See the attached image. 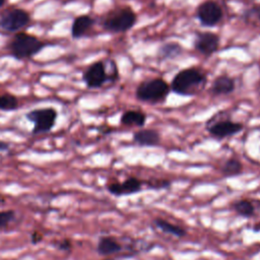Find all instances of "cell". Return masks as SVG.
Wrapping results in <instances>:
<instances>
[{
    "label": "cell",
    "mask_w": 260,
    "mask_h": 260,
    "mask_svg": "<svg viewBox=\"0 0 260 260\" xmlns=\"http://www.w3.org/2000/svg\"><path fill=\"white\" fill-rule=\"evenodd\" d=\"M46 47V43L34 35L18 32L10 42L8 48L10 55L17 60L29 59Z\"/></svg>",
    "instance_id": "6da1fadb"
},
{
    "label": "cell",
    "mask_w": 260,
    "mask_h": 260,
    "mask_svg": "<svg viewBox=\"0 0 260 260\" xmlns=\"http://www.w3.org/2000/svg\"><path fill=\"white\" fill-rule=\"evenodd\" d=\"M204 81V75L195 68H187L178 72L172 80L171 87L178 93L183 95L194 94L195 91Z\"/></svg>",
    "instance_id": "7a4b0ae2"
},
{
    "label": "cell",
    "mask_w": 260,
    "mask_h": 260,
    "mask_svg": "<svg viewBox=\"0 0 260 260\" xmlns=\"http://www.w3.org/2000/svg\"><path fill=\"white\" fill-rule=\"evenodd\" d=\"M170 91V85L161 78H152L138 85L136 98L141 102L159 103L164 101Z\"/></svg>",
    "instance_id": "3957f363"
},
{
    "label": "cell",
    "mask_w": 260,
    "mask_h": 260,
    "mask_svg": "<svg viewBox=\"0 0 260 260\" xmlns=\"http://www.w3.org/2000/svg\"><path fill=\"white\" fill-rule=\"evenodd\" d=\"M57 116V111L52 107L35 109L26 113L25 115L26 119L34 124L31 130L32 134H42L50 132L55 126Z\"/></svg>",
    "instance_id": "277c9868"
},
{
    "label": "cell",
    "mask_w": 260,
    "mask_h": 260,
    "mask_svg": "<svg viewBox=\"0 0 260 260\" xmlns=\"http://www.w3.org/2000/svg\"><path fill=\"white\" fill-rule=\"evenodd\" d=\"M135 22L136 14L131 8L125 7L109 15L104 21V27L113 32H124L129 30Z\"/></svg>",
    "instance_id": "5b68a950"
},
{
    "label": "cell",
    "mask_w": 260,
    "mask_h": 260,
    "mask_svg": "<svg viewBox=\"0 0 260 260\" xmlns=\"http://www.w3.org/2000/svg\"><path fill=\"white\" fill-rule=\"evenodd\" d=\"M30 22V15L21 8L5 10L0 15V28L6 31L15 32L25 27Z\"/></svg>",
    "instance_id": "8992f818"
},
{
    "label": "cell",
    "mask_w": 260,
    "mask_h": 260,
    "mask_svg": "<svg viewBox=\"0 0 260 260\" xmlns=\"http://www.w3.org/2000/svg\"><path fill=\"white\" fill-rule=\"evenodd\" d=\"M82 80L88 88H99L109 79L104 62L98 61L90 64L83 72Z\"/></svg>",
    "instance_id": "52a82bcc"
},
{
    "label": "cell",
    "mask_w": 260,
    "mask_h": 260,
    "mask_svg": "<svg viewBox=\"0 0 260 260\" xmlns=\"http://www.w3.org/2000/svg\"><path fill=\"white\" fill-rule=\"evenodd\" d=\"M197 16L205 26H212L219 22L222 17L220 6L214 1H204L197 8Z\"/></svg>",
    "instance_id": "ba28073f"
},
{
    "label": "cell",
    "mask_w": 260,
    "mask_h": 260,
    "mask_svg": "<svg viewBox=\"0 0 260 260\" xmlns=\"http://www.w3.org/2000/svg\"><path fill=\"white\" fill-rule=\"evenodd\" d=\"M142 189V182L136 177H129L123 182L114 181L107 185V190L114 196H129L140 192Z\"/></svg>",
    "instance_id": "9c48e42d"
},
{
    "label": "cell",
    "mask_w": 260,
    "mask_h": 260,
    "mask_svg": "<svg viewBox=\"0 0 260 260\" xmlns=\"http://www.w3.org/2000/svg\"><path fill=\"white\" fill-rule=\"evenodd\" d=\"M218 46L219 38L213 32H200L196 36V39L194 41L195 49L205 56H210L214 52H216Z\"/></svg>",
    "instance_id": "30bf717a"
},
{
    "label": "cell",
    "mask_w": 260,
    "mask_h": 260,
    "mask_svg": "<svg viewBox=\"0 0 260 260\" xmlns=\"http://www.w3.org/2000/svg\"><path fill=\"white\" fill-rule=\"evenodd\" d=\"M243 129V125L241 123H236L233 121H219L214 124H212L208 131L211 135L217 137V138H224L232 135H235L236 133L240 132Z\"/></svg>",
    "instance_id": "8fae6325"
},
{
    "label": "cell",
    "mask_w": 260,
    "mask_h": 260,
    "mask_svg": "<svg viewBox=\"0 0 260 260\" xmlns=\"http://www.w3.org/2000/svg\"><path fill=\"white\" fill-rule=\"evenodd\" d=\"M121 243L114 237L105 236L100 238L96 245V252L102 256H111L122 251Z\"/></svg>",
    "instance_id": "7c38bea8"
},
{
    "label": "cell",
    "mask_w": 260,
    "mask_h": 260,
    "mask_svg": "<svg viewBox=\"0 0 260 260\" xmlns=\"http://www.w3.org/2000/svg\"><path fill=\"white\" fill-rule=\"evenodd\" d=\"M133 140L140 146H156L160 141V135L152 129H142L134 133Z\"/></svg>",
    "instance_id": "4fadbf2b"
},
{
    "label": "cell",
    "mask_w": 260,
    "mask_h": 260,
    "mask_svg": "<svg viewBox=\"0 0 260 260\" xmlns=\"http://www.w3.org/2000/svg\"><path fill=\"white\" fill-rule=\"evenodd\" d=\"M94 20L89 15H79L74 18L71 25V36L74 39H79L84 36L93 25Z\"/></svg>",
    "instance_id": "5bb4252c"
},
{
    "label": "cell",
    "mask_w": 260,
    "mask_h": 260,
    "mask_svg": "<svg viewBox=\"0 0 260 260\" xmlns=\"http://www.w3.org/2000/svg\"><path fill=\"white\" fill-rule=\"evenodd\" d=\"M153 224L156 229L161 231L167 235H172L176 238H184L187 235V231L185 228H182L178 224L172 223L161 217H156L153 219Z\"/></svg>",
    "instance_id": "9a60e30c"
},
{
    "label": "cell",
    "mask_w": 260,
    "mask_h": 260,
    "mask_svg": "<svg viewBox=\"0 0 260 260\" xmlns=\"http://www.w3.org/2000/svg\"><path fill=\"white\" fill-rule=\"evenodd\" d=\"M234 89H235V81L226 75L217 76L211 84V92L216 95L229 94L232 91H234Z\"/></svg>",
    "instance_id": "2e32d148"
},
{
    "label": "cell",
    "mask_w": 260,
    "mask_h": 260,
    "mask_svg": "<svg viewBox=\"0 0 260 260\" xmlns=\"http://www.w3.org/2000/svg\"><path fill=\"white\" fill-rule=\"evenodd\" d=\"M146 116L139 111H126L121 116V123L126 126L141 127L145 124Z\"/></svg>",
    "instance_id": "e0dca14e"
},
{
    "label": "cell",
    "mask_w": 260,
    "mask_h": 260,
    "mask_svg": "<svg viewBox=\"0 0 260 260\" xmlns=\"http://www.w3.org/2000/svg\"><path fill=\"white\" fill-rule=\"evenodd\" d=\"M232 208L242 217H252L255 215V205L249 199H239L233 202Z\"/></svg>",
    "instance_id": "ac0fdd59"
},
{
    "label": "cell",
    "mask_w": 260,
    "mask_h": 260,
    "mask_svg": "<svg viewBox=\"0 0 260 260\" xmlns=\"http://www.w3.org/2000/svg\"><path fill=\"white\" fill-rule=\"evenodd\" d=\"M183 48L178 43L164 44L158 50V57L161 60L174 59L182 54Z\"/></svg>",
    "instance_id": "d6986e66"
},
{
    "label": "cell",
    "mask_w": 260,
    "mask_h": 260,
    "mask_svg": "<svg viewBox=\"0 0 260 260\" xmlns=\"http://www.w3.org/2000/svg\"><path fill=\"white\" fill-rule=\"evenodd\" d=\"M221 173L224 177H235L243 173L242 162L235 157H231L223 164L221 168Z\"/></svg>",
    "instance_id": "ffe728a7"
},
{
    "label": "cell",
    "mask_w": 260,
    "mask_h": 260,
    "mask_svg": "<svg viewBox=\"0 0 260 260\" xmlns=\"http://www.w3.org/2000/svg\"><path fill=\"white\" fill-rule=\"evenodd\" d=\"M18 108V99L8 92L0 94V111L13 112Z\"/></svg>",
    "instance_id": "44dd1931"
},
{
    "label": "cell",
    "mask_w": 260,
    "mask_h": 260,
    "mask_svg": "<svg viewBox=\"0 0 260 260\" xmlns=\"http://www.w3.org/2000/svg\"><path fill=\"white\" fill-rule=\"evenodd\" d=\"M16 213L13 209H5L0 211V229L7 228L14 219Z\"/></svg>",
    "instance_id": "7402d4cb"
},
{
    "label": "cell",
    "mask_w": 260,
    "mask_h": 260,
    "mask_svg": "<svg viewBox=\"0 0 260 260\" xmlns=\"http://www.w3.org/2000/svg\"><path fill=\"white\" fill-rule=\"evenodd\" d=\"M171 181L169 180H155V181H149L147 183V186L151 189H155V190H160V189H167L170 188L171 186Z\"/></svg>",
    "instance_id": "603a6c76"
},
{
    "label": "cell",
    "mask_w": 260,
    "mask_h": 260,
    "mask_svg": "<svg viewBox=\"0 0 260 260\" xmlns=\"http://www.w3.org/2000/svg\"><path fill=\"white\" fill-rule=\"evenodd\" d=\"M57 247H58V249L61 250V251L68 252V251H71V249H72V244H71V242H70L69 240L64 239V240H62V241H60V242L57 243Z\"/></svg>",
    "instance_id": "cb8c5ba5"
},
{
    "label": "cell",
    "mask_w": 260,
    "mask_h": 260,
    "mask_svg": "<svg viewBox=\"0 0 260 260\" xmlns=\"http://www.w3.org/2000/svg\"><path fill=\"white\" fill-rule=\"evenodd\" d=\"M42 240V235L41 234H39V233H34L32 235H31V243L32 244H38L40 241Z\"/></svg>",
    "instance_id": "d4e9b609"
},
{
    "label": "cell",
    "mask_w": 260,
    "mask_h": 260,
    "mask_svg": "<svg viewBox=\"0 0 260 260\" xmlns=\"http://www.w3.org/2000/svg\"><path fill=\"white\" fill-rule=\"evenodd\" d=\"M250 12L253 13V14H255V15L258 17V19H260V6H259V7H254V8H252V9L250 10Z\"/></svg>",
    "instance_id": "484cf974"
},
{
    "label": "cell",
    "mask_w": 260,
    "mask_h": 260,
    "mask_svg": "<svg viewBox=\"0 0 260 260\" xmlns=\"http://www.w3.org/2000/svg\"><path fill=\"white\" fill-rule=\"evenodd\" d=\"M7 148H8V144H6L5 142H1V141H0V151L6 150Z\"/></svg>",
    "instance_id": "4316f807"
},
{
    "label": "cell",
    "mask_w": 260,
    "mask_h": 260,
    "mask_svg": "<svg viewBox=\"0 0 260 260\" xmlns=\"http://www.w3.org/2000/svg\"><path fill=\"white\" fill-rule=\"evenodd\" d=\"M253 231H254V232H259V231H260V223H259V224H257V225L255 224V225H254Z\"/></svg>",
    "instance_id": "83f0119b"
},
{
    "label": "cell",
    "mask_w": 260,
    "mask_h": 260,
    "mask_svg": "<svg viewBox=\"0 0 260 260\" xmlns=\"http://www.w3.org/2000/svg\"><path fill=\"white\" fill-rule=\"evenodd\" d=\"M4 3H5V0H0V8L4 5Z\"/></svg>",
    "instance_id": "f1b7e54d"
},
{
    "label": "cell",
    "mask_w": 260,
    "mask_h": 260,
    "mask_svg": "<svg viewBox=\"0 0 260 260\" xmlns=\"http://www.w3.org/2000/svg\"><path fill=\"white\" fill-rule=\"evenodd\" d=\"M103 260H115V259H113V258H105Z\"/></svg>",
    "instance_id": "f546056e"
}]
</instances>
